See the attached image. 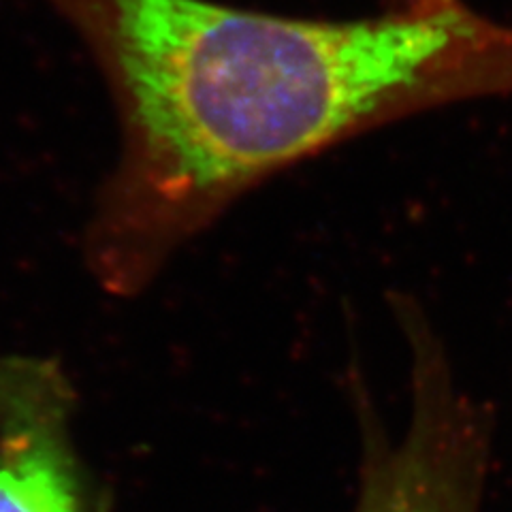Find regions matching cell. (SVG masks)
Masks as SVG:
<instances>
[{"instance_id":"obj_1","label":"cell","mask_w":512,"mask_h":512,"mask_svg":"<svg viewBox=\"0 0 512 512\" xmlns=\"http://www.w3.org/2000/svg\"><path fill=\"white\" fill-rule=\"evenodd\" d=\"M120 120L92 256L135 288L186 235L299 160L421 111L512 94V26L446 0L314 20L214 0H43Z\"/></svg>"},{"instance_id":"obj_2","label":"cell","mask_w":512,"mask_h":512,"mask_svg":"<svg viewBox=\"0 0 512 512\" xmlns=\"http://www.w3.org/2000/svg\"><path fill=\"white\" fill-rule=\"evenodd\" d=\"M491 421L444 363L414 367V410L395 448L367 463L357 512H480Z\"/></svg>"},{"instance_id":"obj_3","label":"cell","mask_w":512,"mask_h":512,"mask_svg":"<svg viewBox=\"0 0 512 512\" xmlns=\"http://www.w3.org/2000/svg\"><path fill=\"white\" fill-rule=\"evenodd\" d=\"M67 410L50 365L0 361V512H88Z\"/></svg>"},{"instance_id":"obj_4","label":"cell","mask_w":512,"mask_h":512,"mask_svg":"<svg viewBox=\"0 0 512 512\" xmlns=\"http://www.w3.org/2000/svg\"><path fill=\"white\" fill-rule=\"evenodd\" d=\"M442 3V0H387V7L389 9H427V7H434Z\"/></svg>"}]
</instances>
